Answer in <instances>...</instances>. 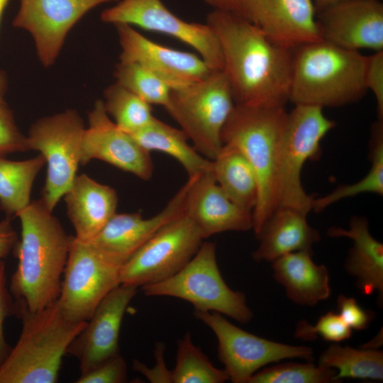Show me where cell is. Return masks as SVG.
Returning <instances> with one entry per match:
<instances>
[{
    "instance_id": "ab89813d",
    "label": "cell",
    "mask_w": 383,
    "mask_h": 383,
    "mask_svg": "<svg viewBox=\"0 0 383 383\" xmlns=\"http://www.w3.org/2000/svg\"><path fill=\"white\" fill-rule=\"evenodd\" d=\"M15 313V302L13 301L6 287V266L0 260V367L7 357L11 348L4 333V323L6 317Z\"/></svg>"
},
{
    "instance_id": "74e56055",
    "label": "cell",
    "mask_w": 383,
    "mask_h": 383,
    "mask_svg": "<svg viewBox=\"0 0 383 383\" xmlns=\"http://www.w3.org/2000/svg\"><path fill=\"white\" fill-rule=\"evenodd\" d=\"M365 85L375 98L378 120L383 121V50L367 56Z\"/></svg>"
},
{
    "instance_id": "ba28073f",
    "label": "cell",
    "mask_w": 383,
    "mask_h": 383,
    "mask_svg": "<svg viewBox=\"0 0 383 383\" xmlns=\"http://www.w3.org/2000/svg\"><path fill=\"white\" fill-rule=\"evenodd\" d=\"M85 126L76 110L41 118L27 136L29 150H37L47 164L42 201L53 211L77 175Z\"/></svg>"
},
{
    "instance_id": "603a6c76",
    "label": "cell",
    "mask_w": 383,
    "mask_h": 383,
    "mask_svg": "<svg viewBox=\"0 0 383 383\" xmlns=\"http://www.w3.org/2000/svg\"><path fill=\"white\" fill-rule=\"evenodd\" d=\"M63 197L74 237L82 242L96 236L116 213V190L85 174L76 176Z\"/></svg>"
},
{
    "instance_id": "cb8c5ba5",
    "label": "cell",
    "mask_w": 383,
    "mask_h": 383,
    "mask_svg": "<svg viewBox=\"0 0 383 383\" xmlns=\"http://www.w3.org/2000/svg\"><path fill=\"white\" fill-rule=\"evenodd\" d=\"M306 213L280 206L256 235L260 243L252 254L257 262H272L289 252L309 251L319 241V232L307 222Z\"/></svg>"
},
{
    "instance_id": "8d00e7d4",
    "label": "cell",
    "mask_w": 383,
    "mask_h": 383,
    "mask_svg": "<svg viewBox=\"0 0 383 383\" xmlns=\"http://www.w3.org/2000/svg\"><path fill=\"white\" fill-rule=\"evenodd\" d=\"M127 379V366L123 357L116 355L89 372L82 374L77 383H122Z\"/></svg>"
},
{
    "instance_id": "e0dca14e",
    "label": "cell",
    "mask_w": 383,
    "mask_h": 383,
    "mask_svg": "<svg viewBox=\"0 0 383 383\" xmlns=\"http://www.w3.org/2000/svg\"><path fill=\"white\" fill-rule=\"evenodd\" d=\"M88 119L89 127L82 139L81 165L97 159L143 180L152 177L153 163L150 152L115 124L107 114L103 100L95 102Z\"/></svg>"
},
{
    "instance_id": "ee69618b",
    "label": "cell",
    "mask_w": 383,
    "mask_h": 383,
    "mask_svg": "<svg viewBox=\"0 0 383 383\" xmlns=\"http://www.w3.org/2000/svg\"><path fill=\"white\" fill-rule=\"evenodd\" d=\"M7 90V78L5 73L0 70V104H6L4 96Z\"/></svg>"
},
{
    "instance_id": "8992f818",
    "label": "cell",
    "mask_w": 383,
    "mask_h": 383,
    "mask_svg": "<svg viewBox=\"0 0 383 383\" xmlns=\"http://www.w3.org/2000/svg\"><path fill=\"white\" fill-rule=\"evenodd\" d=\"M235 105L223 70L212 71L204 79L172 89L165 108L180 129L204 157L213 160L223 146V127Z\"/></svg>"
},
{
    "instance_id": "d6986e66",
    "label": "cell",
    "mask_w": 383,
    "mask_h": 383,
    "mask_svg": "<svg viewBox=\"0 0 383 383\" xmlns=\"http://www.w3.org/2000/svg\"><path fill=\"white\" fill-rule=\"evenodd\" d=\"M137 289L135 286L120 284L111 290L70 343L67 353L78 360L81 374L119 354L118 339L122 321Z\"/></svg>"
},
{
    "instance_id": "44dd1931",
    "label": "cell",
    "mask_w": 383,
    "mask_h": 383,
    "mask_svg": "<svg viewBox=\"0 0 383 383\" xmlns=\"http://www.w3.org/2000/svg\"><path fill=\"white\" fill-rule=\"evenodd\" d=\"M184 213L204 239L227 231L252 229V211L240 206L222 189L213 169L188 178Z\"/></svg>"
},
{
    "instance_id": "83f0119b",
    "label": "cell",
    "mask_w": 383,
    "mask_h": 383,
    "mask_svg": "<svg viewBox=\"0 0 383 383\" xmlns=\"http://www.w3.org/2000/svg\"><path fill=\"white\" fill-rule=\"evenodd\" d=\"M45 160L40 155L25 160L0 156V209L12 218L30 203L33 182Z\"/></svg>"
},
{
    "instance_id": "7c38bea8",
    "label": "cell",
    "mask_w": 383,
    "mask_h": 383,
    "mask_svg": "<svg viewBox=\"0 0 383 383\" xmlns=\"http://www.w3.org/2000/svg\"><path fill=\"white\" fill-rule=\"evenodd\" d=\"M120 269L72 236L57 299L65 316L74 321H87L105 296L121 284Z\"/></svg>"
},
{
    "instance_id": "5b68a950",
    "label": "cell",
    "mask_w": 383,
    "mask_h": 383,
    "mask_svg": "<svg viewBox=\"0 0 383 383\" xmlns=\"http://www.w3.org/2000/svg\"><path fill=\"white\" fill-rule=\"evenodd\" d=\"M22 330L0 367V383H55L62 357L87 321H74L57 301L34 313L19 311Z\"/></svg>"
},
{
    "instance_id": "ac0fdd59",
    "label": "cell",
    "mask_w": 383,
    "mask_h": 383,
    "mask_svg": "<svg viewBox=\"0 0 383 383\" xmlns=\"http://www.w3.org/2000/svg\"><path fill=\"white\" fill-rule=\"evenodd\" d=\"M187 182L165 207L144 218L140 213H116L87 243L111 263L121 267L150 238L166 224L184 213Z\"/></svg>"
},
{
    "instance_id": "2e32d148",
    "label": "cell",
    "mask_w": 383,
    "mask_h": 383,
    "mask_svg": "<svg viewBox=\"0 0 383 383\" xmlns=\"http://www.w3.org/2000/svg\"><path fill=\"white\" fill-rule=\"evenodd\" d=\"M114 26L121 48L120 62H135L146 67L172 89L196 83L214 71L198 54L160 45L130 25Z\"/></svg>"
},
{
    "instance_id": "d590c367",
    "label": "cell",
    "mask_w": 383,
    "mask_h": 383,
    "mask_svg": "<svg viewBox=\"0 0 383 383\" xmlns=\"http://www.w3.org/2000/svg\"><path fill=\"white\" fill-rule=\"evenodd\" d=\"M28 150L27 136L17 126L13 111L6 104H0V156Z\"/></svg>"
},
{
    "instance_id": "d6a6232c",
    "label": "cell",
    "mask_w": 383,
    "mask_h": 383,
    "mask_svg": "<svg viewBox=\"0 0 383 383\" xmlns=\"http://www.w3.org/2000/svg\"><path fill=\"white\" fill-rule=\"evenodd\" d=\"M116 82L150 105L165 109L170 102L172 89L157 75L135 62H119L114 71Z\"/></svg>"
},
{
    "instance_id": "d4e9b609",
    "label": "cell",
    "mask_w": 383,
    "mask_h": 383,
    "mask_svg": "<svg viewBox=\"0 0 383 383\" xmlns=\"http://www.w3.org/2000/svg\"><path fill=\"white\" fill-rule=\"evenodd\" d=\"M311 255L296 251L272 262L274 279L284 288L288 299L301 306H313L331 293L328 268L316 264Z\"/></svg>"
},
{
    "instance_id": "f6af8a7d",
    "label": "cell",
    "mask_w": 383,
    "mask_h": 383,
    "mask_svg": "<svg viewBox=\"0 0 383 383\" xmlns=\"http://www.w3.org/2000/svg\"><path fill=\"white\" fill-rule=\"evenodd\" d=\"M9 1L10 0H0V25L3 15Z\"/></svg>"
},
{
    "instance_id": "9c48e42d",
    "label": "cell",
    "mask_w": 383,
    "mask_h": 383,
    "mask_svg": "<svg viewBox=\"0 0 383 383\" xmlns=\"http://www.w3.org/2000/svg\"><path fill=\"white\" fill-rule=\"evenodd\" d=\"M194 315L216 335L218 359L233 383H248L256 372L270 363L292 358L313 360L311 348L259 337L233 325L220 313L194 311Z\"/></svg>"
},
{
    "instance_id": "1f68e13d",
    "label": "cell",
    "mask_w": 383,
    "mask_h": 383,
    "mask_svg": "<svg viewBox=\"0 0 383 383\" xmlns=\"http://www.w3.org/2000/svg\"><path fill=\"white\" fill-rule=\"evenodd\" d=\"M229 380L223 369L216 367L196 346L187 333L178 341L176 365L172 370L173 383H223Z\"/></svg>"
},
{
    "instance_id": "8fae6325",
    "label": "cell",
    "mask_w": 383,
    "mask_h": 383,
    "mask_svg": "<svg viewBox=\"0 0 383 383\" xmlns=\"http://www.w3.org/2000/svg\"><path fill=\"white\" fill-rule=\"evenodd\" d=\"M318 106L295 104L287 113L281 174L280 206L308 213L313 197L307 194L301 179V170L309 160L318 157L321 141L335 127Z\"/></svg>"
},
{
    "instance_id": "5bb4252c",
    "label": "cell",
    "mask_w": 383,
    "mask_h": 383,
    "mask_svg": "<svg viewBox=\"0 0 383 383\" xmlns=\"http://www.w3.org/2000/svg\"><path fill=\"white\" fill-rule=\"evenodd\" d=\"M204 1L213 9L233 13L291 48L321 39L312 0Z\"/></svg>"
},
{
    "instance_id": "f1b7e54d",
    "label": "cell",
    "mask_w": 383,
    "mask_h": 383,
    "mask_svg": "<svg viewBox=\"0 0 383 383\" xmlns=\"http://www.w3.org/2000/svg\"><path fill=\"white\" fill-rule=\"evenodd\" d=\"M319 365L336 370V379L383 380V352L377 349H357L333 344L318 358Z\"/></svg>"
},
{
    "instance_id": "52a82bcc",
    "label": "cell",
    "mask_w": 383,
    "mask_h": 383,
    "mask_svg": "<svg viewBox=\"0 0 383 383\" xmlns=\"http://www.w3.org/2000/svg\"><path fill=\"white\" fill-rule=\"evenodd\" d=\"M146 296H166L192 304L195 311H215L247 323L253 313L244 293L231 289L223 280L216 260V245L201 243L187 264L171 277L140 287Z\"/></svg>"
},
{
    "instance_id": "7bdbcfd3",
    "label": "cell",
    "mask_w": 383,
    "mask_h": 383,
    "mask_svg": "<svg viewBox=\"0 0 383 383\" xmlns=\"http://www.w3.org/2000/svg\"><path fill=\"white\" fill-rule=\"evenodd\" d=\"M348 1L353 0H312L316 12L330 6Z\"/></svg>"
},
{
    "instance_id": "484cf974",
    "label": "cell",
    "mask_w": 383,
    "mask_h": 383,
    "mask_svg": "<svg viewBox=\"0 0 383 383\" xmlns=\"http://www.w3.org/2000/svg\"><path fill=\"white\" fill-rule=\"evenodd\" d=\"M145 150L158 151L176 159L188 177L199 175L213 169V162L201 155L188 143L182 130L172 127L157 118L145 128L130 134Z\"/></svg>"
},
{
    "instance_id": "30bf717a",
    "label": "cell",
    "mask_w": 383,
    "mask_h": 383,
    "mask_svg": "<svg viewBox=\"0 0 383 383\" xmlns=\"http://www.w3.org/2000/svg\"><path fill=\"white\" fill-rule=\"evenodd\" d=\"M203 240L184 213L160 228L121 266V284L138 288L171 277L193 257Z\"/></svg>"
},
{
    "instance_id": "4fadbf2b",
    "label": "cell",
    "mask_w": 383,
    "mask_h": 383,
    "mask_svg": "<svg viewBox=\"0 0 383 383\" xmlns=\"http://www.w3.org/2000/svg\"><path fill=\"white\" fill-rule=\"evenodd\" d=\"M101 20L167 35L194 48L211 70L223 69L221 46L211 28L179 18L162 0H119L102 11Z\"/></svg>"
},
{
    "instance_id": "f35d334b",
    "label": "cell",
    "mask_w": 383,
    "mask_h": 383,
    "mask_svg": "<svg viewBox=\"0 0 383 383\" xmlns=\"http://www.w3.org/2000/svg\"><path fill=\"white\" fill-rule=\"evenodd\" d=\"M337 306L339 316L352 330H365L374 318L373 311L363 309L353 297L340 294Z\"/></svg>"
},
{
    "instance_id": "836d02e7",
    "label": "cell",
    "mask_w": 383,
    "mask_h": 383,
    "mask_svg": "<svg viewBox=\"0 0 383 383\" xmlns=\"http://www.w3.org/2000/svg\"><path fill=\"white\" fill-rule=\"evenodd\" d=\"M337 372L313 363L284 362L256 372L248 383H336Z\"/></svg>"
},
{
    "instance_id": "f546056e",
    "label": "cell",
    "mask_w": 383,
    "mask_h": 383,
    "mask_svg": "<svg viewBox=\"0 0 383 383\" xmlns=\"http://www.w3.org/2000/svg\"><path fill=\"white\" fill-rule=\"evenodd\" d=\"M371 167L360 181L340 185L327 195L313 199L312 210L320 212L337 201L364 193L383 194V121L378 120L372 128L370 142Z\"/></svg>"
},
{
    "instance_id": "ffe728a7",
    "label": "cell",
    "mask_w": 383,
    "mask_h": 383,
    "mask_svg": "<svg viewBox=\"0 0 383 383\" xmlns=\"http://www.w3.org/2000/svg\"><path fill=\"white\" fill-rule=\"evenodd\" d=\"M322 40L353 50H383V4L353 0L316 12Z\"/></svg>"
},
{
    "instance_id": "3957f363",
    "label": "cell",
    "mask_w": 383,
    "mask_h": 383,
    "mask_svg": "<svg viewBox=\"0 0 383 383\" xmlns=\"http://www.w3.org/2000/svg\"><path fill=\"white\" fill-rule=\"evenodd\" d=\"M287 113L285 107L235 104L221 131L223 144L239 149L257 176L258 198L252 211L255 235L280 205Z\"/></svg>"
},
{
    "instance_id": "b9f144b4",
    "label": "cell",
    "mask_w": 383,
    "mask_h": 383,
    "mask_svg": "<svg viewBox=\"0 0 383 383\" xmlns=\"http://www.w3.org/2000/svg\"><path fill=\"white\" fill-rule=\"evenodd\" d=\"M11 220L6 217L0 221V260L6 257L18 243L17 234L12 227Z\"/></svg>"
},
{
    "instance_id": "7402d4cb",
    "label": "cell",
    "mask_w": 383,
    "mask_h": 383,
    "mask_svg": "<svg viewBox=\"0 0 383 383\" xmlns=\"http://www.w3.org/2000/svg\"><path fill=\"white\" fill-rule=\"evenodd\" d=\"M331 238H348L353 242L345 259L344 268L355 278V285L364 295L377 294L379 306L383 302V244L369 231V221L363 216H353L349 228L331 227Z\"/></svg>"
},
{
    "instance_id": "e575fe53",
    "label": "cell",
    "mask_w": 383,
    "mask_h": 383,
    "mask_svg": "<svg viewBox=\"0 0 383 383\" xmlns=\"http://www.w3.org/2000/svg\"><path fill=\"white\" fill-rule=\"evenodd\" d=\"M294 335L304 340H313L319 335L326 341L339 343L351 337L352 329L345 323L338 313L328 311L313 326L306 321L299 323Z\"/></svg>"
},
{
    "instance_id": "9a60e30c",
    "label": "cell",
    "mask_w": 383,
    "mask_h": 383,
    "mask_svg": "<svg viewBox=\"0 0 383 383\" xmlns=\"http://www.w3.org/2000/svg\"><path fill=\"white\" fill-rule=\"evenodd\" d=\"M118 1L20 0L13 26L30 33L40 62L49 67L55 63L70 30L87 13Z\"/></svg>"
},
{
    "instance_id": "60d3db41",
    "label": "cell",
    "mask_w": 383,
    "mask_h": 383,
    "mask_svg": "<svg viewBox=\"0 0 383 383\" xmlns=\"http://www.w3.org/2000/svg\"><path fill=\"white\" fill-rule=\"evenodd\" d=\"M163 355L164 345L158 343L155 350L157 364L155 367L150 370L135 360L133 362V369L143 373L151 382H172V371L166 368Z\"/></svg>"
},
{
    "instance_id": "277c9868",
    "label": "cell",
    "mask_w": 383,
    "mask_h": 383,
    "mask_svg": "<svg viewBox=\"0 0 383 383\" xmlns=\"http://www.w3.org/2000/svg\"><path fill=\"white\" fill-rule=\"evenodd\" d=\"M367 56L324 40L295 48L289 101L336 107L360 99L367 91Z\"/></svg>"
},
{
    "instance_id": "7a4b0ae2",
    "label": "cell",
    "mask_w": 383,
    "mask_h": 383,
    "mask_svg": "<svg viewBox=\"0 0 383 383\" xmlns=\"http://www.w3.org/2000/svg\"><path fill=\"white\" fill-rule=\"evenodd\" d=\"M16 216L21 235L15 247L18 263L10 289L15 313H34L57 301L72 236L41 199L30 201Z\"/></svg>"
},
{
    "instance_id": "6da1fadb",
    "label": "cell",
    "mask_w": 383,
    "mask_h": 383,
    "mask_svg": "<svg viewBox=\"0 0 383 383\" xmlns=\"http://www.w3.org/2000/svg\"><path fill=\"white\" fill-rule=\"evenodd\" d=\"M206 23L218 40L235 104L285 107L295 48L226 11L213 9Z\"/></svg>"
},
{
    "instance_id": "4316f807",
    "label": "cell",
    "mask_w": 383,
    "mask_h": 383,
    "mask_svg": "<svg viewBox=\"0 0 383 383\" xmlns=\"http://www.w3.org/2000/svg\"><path fill=\"white\" fill-rule=\"evenodd\" d=\"M213 162L216 182L234 202L252 211L258 198L256 174L245 156L236 147L223 144Z\"/></svg>"
},
{
    "instance_id": "4dcf8cb0",
    "label": "cell",
    "mask_w": 383,
    "mask_h": 383,
    "mask_svg": "<svg viewBox=\"0 0 383 383\" xmlns=\"http://www.w3.org/2000/svg\"><path fill=\"white\" fill-rule=\"evenodd\" d=\"M104 96L107 114L129 134L145 128L155 118L150 104L116 82L105 89Z\"/></svg>"
}]
</instances>
